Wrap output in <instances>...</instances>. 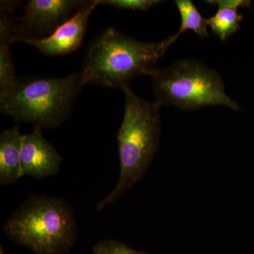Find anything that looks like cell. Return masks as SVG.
Wrapping results in <instances>:
<instances>
[{
  "label": "cell",
  "mask_w": 254,
  "mask_h": 254,
  "mask_svg": "<svg viewBox=\"0 0 254 254\" xmlns=\"http://www.w3.org/2000/svg\"><path fill=\"white\" fill-rule=\"evenodd\" d=\"M23 134L18 125L0 135V185H9L22 177L21 153Z\"/></svg>",
  "instance_id": "obj_9"
},
{
  "label": "cell",
  "mask_w": 254,
  "mask_h": 254,
  "mask_svg": "<svg viewBox=\"0 0 254 254\" xmlns=\"http://www.w3.org/2000/svg\"><path fill=\"white\" fill-rule=\"evenodd\" d=\"M98 5L99 0L86 1L69 19L49 36L43 39L23 40L21 43L34 47L42 54L49 57L73 53L81 47L89 18Z\"/></svg>",
  "instance_id": "obj_7"
},
{
  "label": "cell",
  "mask_w": 254,
  "mask_h": 254,
  "mask_svg": "<svg viewBox=\"0 0 254 254\" xmlns=\"http://www.w3.org/2000/svg\"><path fill=\"white\" fill-rule=\"evenodd\" d=\"M85 2L83 0H29L22 16L14 21L16 42L49 36Z\"/></svg>",
  "instance_id": "obj_6"
},
{
  "label": "cell",
  "mask_w": 254,
  "mask_h": 254,
  "mask_svg": "<svg viewBox=\"0 0 254 254\" xmlns=\"http://www.w3.org/2000/svg\"><path fill=\"white\" fill-rule=\"evenodd\" d=\"M161 2L160 0H99L100 4L132 11H146Z\"/></svg>",
  "instance_id": "obj_14"
},
{
  "label": "cell",
  "mask_w": 254,
  "mask_h": 254,
  "mask_svg": "<svg viewBox=\"0 0 254 254\" xmlns=\"http://www.w3.org/2000/svg\"><path fill=\"white\" fill-rule=\"evenodd\" d=\"M93 254H151L133 250L118 240H105L93 247Z\"/></svg>",
  "instance_id": "obj_13"
},
{
  "label": "cell",
  "mask_w": 254,
  "mask_h": 254,
  "mask_svg": "<svg viewBox=\"0 0 254 254\" xmlns=\"http://www.w3.org/2000/svg\"><path fill=\"white\" fill-rule=\"evenodd\" d=\"M3 230L13 242L36 254H65L74 246L77 227L63 198L36 195L14 210Z\"/></svg>",
  "instance_id": "obj_3"
},
{
  "label": "cell",
  "mask_w": 254,
  "mask_h": 254,
  "mask_svg": "<svg viewBox=\"0 0 254 254\" xmlns=\"http://www.w3.org/2000/svg\"><path fill=\"white\" fill-rule=\"evenodd\" d=\"M155 103L182 110L220 105L234 110L240 105L227 95L221 76L201 62L182 60L170 66L158 68L152 76Z\"/></svg>",
  "instance_id": "obj_5"
},
{
  "label": "cell",
  "mask_w": 254,
  "mask_h": 254,
  "mask_svg": "<svg viewBox=\"0 0 254 254\" xmlns=\"http://www.w3.org/2000/svg\"><path fill=\"white\" fill-rule=\"evenodd\" d=\"M83 87L81 72L64 77L19 78L8 94L0 97V110L17 123L55 128L71 115Z\"/></svg>",
  "instance_id": "obj_4"
},
{
  "label": "cell",
  "mask_w": 254,
  "mask_h": 254,
  "mask_svg": "<svg viewBox=\"0 0 254 254\" xmlns=\"http://www.w3.org/2000/svg\"><path fill=\"white\" fill-rule=\"evenodd\" d=\"M170 38L160 42H142L107 28L95 38L86 53L81 72L83 86L88 84L120 88L133 79L150 76L157 62L171 46Z\"/></svg>",
  "instance_id": "obj_1"
},
{
  "label": "cell",
  "mask_w": 254,
  "mask_h": 254,
  "mask_svg": "<svg viewBox=\"0 0 254 254\" xmlns=\"http://www.w3.org/2000/svg\"><path fill=\"white\" fill-rule=\"evenodd\" d=\"M43 128L35 127L33 131L23 135L21 153L22 177L43 179L53 176L60 171L63 158L56 148L42 133Z\"/></svg>",
  "instance_id": "obj_8"
},
{
  "label": "cell",
  "mask_w": 254,
  "mask_h": 254,
  "mask_svg": "<svg viewBox=\"0 0 254 254\" xmlns=\"http://www.w3.org/2000/svg\"><path fill=\"white\" fill-rule=\"evenodd\" d=\"M16 42L14 20L9 15L0 16V97L9 93L17 84L18 78L11 58V46Z\"/></svg>",
  "instance_id": "obj_10"
},
{
  "label": "cell",
  "mask_w": 254,
  "mask_h": 254,
  "mask_svg": "<svg viewBox=\"0 0 254 254\" xmlns=\"http://www.w3.org/2000/svg\"><path fill=\"white\" fill-rule=\"evenodd\" d=\"M123 91L125 113L117 137L120 177L113 190L97 204L98 211L115 203L143 178L160 144V107L138 96L129 86Z\"/></svg>",
  "instance_id": "obj_2"
},
{
  "label": "cell",
  "mask_w": 254,
  "mask_h": 254,
  "mask_svg": "<svg viewBox=\"0 0 254 254\" xmlns=\"http://www.w3.org/2000/svg\"><path fill=\"white\" fill-rule=\"evenodd\" d=\"M177 6L180 17L181 26L176 34L170 36V43L173 45L182 33L190 30L200 38H208V20L203 17L193 1L190 0H177Z\"/></svg>",
  "instance_id": "obj_11"
},
{
  "label": "cell",
  "mask_w": 254,
  "mask_h": 254,
  "mask_svg": "<svg viewBox=\"0 0 254 254\" xmlns=\"http://www.w3.org/2000/svg\"><path fill=\"white\" fill-rule=\"evenodd\" d=\"M243 16L237 8L218 7L214 16L208 18V26L214 34L222 41H226L232 35L240 29Z\"/></svg>",
  "instance_id": "obj_12"
},
{
  "label": "cell",
  "mask_w": 254,
  "mask_h": 254,
  "mask_svg": "<svg viewBox=\"0 0 254 254\" xmlns=\"http://www.w3.org/2000/svg\"><path fill=\"white\" fill-rule=\"evenodd\" d=\"M0 254H5L4 249L2 246H0Z\"/></svg>",
  "instance_id": "obj_17"
},
{
  "label": "cell",
  "mask_w": 254,
  "mask_h": 254,
  "mask_svg": "<svg viewBox=\"0 0 254 254\" xmlns=\"http://www.w3.org/2000/svg\"><path fill=\"white\" fill-rule=\"evenodd\" d=\"M206 2L209 4L215 5L218 7H246L250 6L251 1L248 0H208Z\"/></svg>",
  "instance_id": "obj_15"
},
{
  "label": "cell",
  "mask_w": 254,
  "mask_h": 254,
  "mask_svg": "<svg viewBox=\"0 0 254 254\" xmlns=\"http://www.w3.org/2000/svg\"><path fill=\"white\" fill-rule=\"evenodd\" d=\"M19 1H1L0 3V10L1 14L9 15L13 14L16 7L21 4Z\"/></svg>",
  "instance_id": "obj_16"
}]
</instances>
